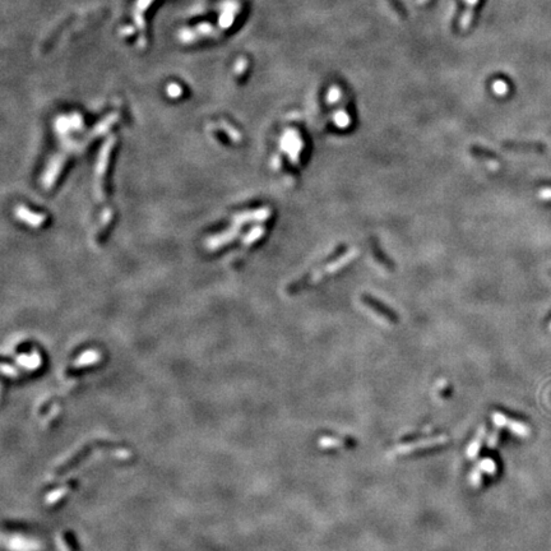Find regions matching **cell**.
Returning <instances> with one entry per match:
<instances>
[{
	"label": "cell",
	"instance_id": "1",
	"mask_svg": "<svg viewBox=\"0 0 551 551\" xmlns=\"http://www.w3.org/2000/svg\"><path fill=\"white\" fill-rule=\"evenodd\" d=\"M361 300H362V302L370 307L373 312H375L376 314H379L382 318L388 320V322H393V323H396L397 320H398V317H397V314L393 312V310L389 309L387 305H384L383 302L379 301V300L374 299L371 295L364 294L362 295Z\"/></svg>",
	"mask_w": 551,
	"mask_h": 551
},
{
	"label": "cell",
	"instance_id": "2",
	"mask_svg": "<svg viewBox=\"0 0 551 551\" xmlns=\"http://www.w3.org/2000/svg\"><path fill=\"white\" fill-rule=\"evenodd\" d=\"M503 147L513 152H540L543 150V146L540 142H515V141L504 142Z\"/></svg>",
	"mask_w": 551,
	"mask_h": 551
},
{
	"label": "cell",
	"instance_id": "3",
	"mask_svg": "<svg viewBox=\"0 0 551 551\" xmlns=\"http://www.w3.org/2000/svg\"><path fill=\"white\" fill-rule=\"evenodd\" d=\"M370 244H371V245H370L371 252H373V254H374V257H375V259L378 260V262L381 263V264L383 265L384 268H387V269H393V268H394L393 262H392V260L389 259V258L387 257L386 254H384V252L381 249V247H379L378 243H376L375 240L371 239Z\"/></svg>",
	"mask_w": 551,
	"mask_h": 551
},
{
	"label": "cell",
	"instance_id": "4",
	"mask_svg": "<svg viewBox=\"0 0 551 551\" xmlns=\"http://www.w3.org/2000/svg\"><path fill=\"white\" fill-rule=\"evenodd\" d=\"M471 153H472L475 157L480 158V160L483 161H486L488 163H496V165H498V158L494 155V152L481 147V146H472V147H471Z\"/></svg>",
	"mask_w": 551,
	"mask_h": 551
},
{
	"label": "cell",
	"instance_id": "5",
	"mask_svg": "<svg viewBox=\"0 0 551 551\" xmlns=\"http://www.w3.org/2000/svg\"><path fill=\"white\" fill-rule=\"evenodd\" d=\"M443 440H440L439 438H435V439H431V440H423V441H418V443H412V444H404V445H402L401 448H399V453H408V452H412V451H416V448H421V446H433V445H436V444L441 443Z\"/></svg>",
	"mask_w": 551,
	"mask_h": 551
},
{
	"label": "cell",
	"instance_id": "6",
	"mask_svg": "<svg viewBox=\"0 0 551 551\" xmlns=\"http://www.w3.org/2000/svg\"><path fill=\"white\" fill-rule=\"evenodd\" d=\"M481 436H483V431H481V434L480 433L477 434V436L475 438L473 443L468 446V451H467L468 457H475L476 454H477L478 446H480V444H481Z\"/></svg>",
	"mask_w": 551,
	"mask_h": 551
},
{
	"label": "cell",
	"instance_id": "7",
	"mask_svg": "<svg viewBox=\"0 0 551 551\" xmlns=\"http://www.w3.org/2000/svg\"><path fill=\"white\" fill-rule=\"evenodd\" d=\"M481 471H485L488 473H494L495 472V465H494L493 461L490 459H484L483 462L477 466Z\"/></svg>",
	"mask_w": 551,
	"mask_h": 551
},
{
	"label": "cell",
	"instance_id": "8",
	"mask_svg": "<svg viewBox=\"0 0 551 551\" xmlns=\"http://www.w3.org/2000/svg\"><path fill=\"white\" fill-rule=\"evenodd\" d=\"M494 88H495L496 93L498 95H505L507 93V84L504 83L503 81H498L495 83V86H494Z\"/></svg>",
	"mask_w": 551,
	"mask_h": 551
},
{
	"label": "cell",
	"instance_id": "9",
	"mask_svg": "<svg viewBox=\"0 0 551 551\" xmlns=\"http://www.w3.org/2000/svg\"><path fill=\"white\" fill-rule=\"evenodd\" d=\"M538 197L542 200H551V188H545V189L540 190Z\"/></svg>",
	"mask_w": 551,
	"mask_h": 551
},
{
	"label": "cell",
	"instance_id": "10",
	"mask_svg": "<svg viewBox=\"0 0 551 551\" xmlns=\"http://www.w3.org/2000/svg\"><path fill=\"white\" fill-rule=\"evenodd\" d=\"M550 329H551V324H550Z\"/></svg>",
	"mask_w": 551,
	"mask_h": 551
}]
</instances>
